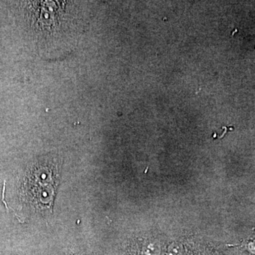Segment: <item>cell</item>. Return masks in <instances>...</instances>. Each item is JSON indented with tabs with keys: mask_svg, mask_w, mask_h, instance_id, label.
<instances>
[{
	"mask_svg": "<svg viewBox=\"0 0 255 255\" xmlns=\"http://www.w3.org/2000/svg\"><path fill=\"white\" fill-rule=\"evenodd\" d=\"M58 178L57 162L47 159L38 162L29 169L22 184L24 200L37 209L52 212Z\"/></svg>",
	"mask_w": 255,
	"mask_h": 255,
	"instance_id": "cell-1",
	"label": "cell"
},
{
	"mask_svg": "<svg viewBox=\"0 0 255 255\" xmlns=\"http://www.w3.org/2000/svg\"><path fill=\"white\" fill-rule=\"evenodd\" d=\"M159 247L157 243L150 242L143 247L142 250L143 255H159Z\"/></svg>",
	"mask_w": 255,
	"mask_h": 255,
	"instance_id": "cell-2",
	"label": "cell"
},
{
	"mask_svg": "<svg viewBox=\"0 0 255 255\" xmlns=\"http://www.w3.org/2000/svg\"><path fill=\"white\" fill-rule=\"evenodd\" d=\"M168 255H183V249L180 244L178 243H173L169 246L168 252H167Z\"/></svg>",
	"mask_w": 255,
	"mask_h": 255,
	"instance_id": "cell-3",
	"label": "cell"
}]
</instances>
